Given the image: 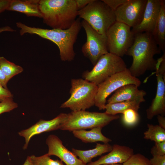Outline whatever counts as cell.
I'll return each mask as SVG.
<instances>
[{"label":"cell","instance_id":"cell-1","mask_svg":"<svg viewBox=\"0 0 165 165\" xmlns=\"http://www.w3.org/2000/svg\"><path fill=\"white\" fill-rule=\"evenodd\" d=\"M20 29V34L37 35L51 41L59 48L61 61H70L75 56L74 46L82 27L80 18L76 19L72 26L67 29H46L31 27L20 22L16 23Z\"/></svg>","mask_w":165,"mask_h":165},{"label":"cell","instance_id":"cell-2","mask_svg":"<svg viewBox=\"0 0 165 165\" xmlns=\"http://www.w3.org/2000/svg\"><path fill=\"white\" fill-rule=\"evenodd\" d=\"M161 52L152 33L135 34L134 42L126 54L133 58L132 64L128 68L131 75L137 78L147 71L155 70L157 60L154 56Z\"/></svg>","mask_w":165,"mask_h":165},{"label":"cell","instance_id":"cell-3","mask_svg":"<svg viewBox=\"0 0 165 165\" xmlns=\"http://www.w3.org/2000/svg\"><path fill=\"white\" fill-rule=\"evenodd\" d=\"M39 8L44 23L52 29H68L78 16L75 0H39Z\"/></svg>","mask_w":165,"mask_h":165},{"label":"cell","instance_id":"cell-4","mask_svg":"<svg viewBox=\"0 0 165 165\" xmlns=\"http://www.w3.org/2000/svg\"><path fill=\"white\" fill-rule=\"evenodd\" d=\"M78 16L98 33L105 36L108 28L116 21L114 11L102 0H92L78 11Z\"/></svg>","mask_w":165,"mask_h":165},{"label":"cell","instance_id":"cell-5","mask_svg":"<svg viewBox=\"0 0 165 165\" xmlns=\"http://www.w3.org/2000/svg\"><path fill=\"white\" fill-rule=\"evenodd\" d=\"M118 115H112L106 112H90L86 110L72 111L67 114L66 120L60 130L72 132L79 130L103 128L111 121L119 119Z\"/></svg>","mask_w":165,"mask_h":165},{"label":"cell","instance_id":"cell-6","mask_svg":"<svg viewBox=\"0 0 165 165\" xmlns=\"http://www.w3.org/2000/svg\"><path fill=\"white\" fill-rule=\"evenodd\" d=\"M97 88V86L84 79H72L71 96L60 108H68L72 111L90 108L95 105Z\"/></svg>","mask_w":165,"mask_h":165},{"label":"cell","instance_id":"cell-7","mask_svg":"<svg viewBox=\"0 0 165 165\" xmlns=\"http://www.w3.org/2000/svg\"><path fill=\"white\" fill-rule=\"evenodd\" d=\"M127 68L121 57L108 52L100 58L90 71L84 72L82 77L84 79L98 86L112 75Z\"/></svg>","mask_w":165,"mask_h":165},{"label":"cell","instance_id":"cell-8","mask_svg":"<svg viewBox=\"0 0 165 165\" xmlns=\"http://www.w3.org/2000/svg\"><path fill=\"white\" fill-rule=\"evenodd\" d=\"M141 82L132 76L128 68L114 74L97 86L94 105L99 110H105L107 98L112 93L122 86L134 84L139 87Z\"/></svg>","mask_w":165,"mask_h":165},{"label":"cell","instance_id":"cell-9","mask_svg":"<svg viewBox=\"0 0 165 165\" xmlns=\"http://www.w3.org/2000/svg\"><path fill=\"white\" fill-rule=\"evenodd\" d=\"M130 28L116 21L108 28L106 34L108 52L120 57L126 54L134 39Z\"/></svg>","mask_w":165,"mask_h":165},{"label":"cell","instance_id":"cell-10","mask_svg":"<svg viewBox=\"0 0 165 165\" xmlns=\"http://www.w3.org/2000/svg\"><path fill=\"white\" fill-rule=\"evenodd\" d=\"M81 24L86 36L82 52L94 66L102 56L108 53L106 36L98 33L84 20Z\"/></svg>","mask_w":165,"mask_h":165},{"label":"cell","instance_id":"cell-11","mask_svg":"<svg viewBox=\"0 0 165 165\" xmlns=\"http://www.w3.org/2000/svg\"><path fill=\"white\" fill-rule=\"evenodd\" d=\"M147 0H127L115 11L116 21L130 28L134 27L141 22Z\"/></svg>","mask_w":165,"mask_h":165},{"label":"cell","instance_id":"cell-12","mask_svg":"<svg viewBox=\"0 0 165 165\" xmlns=\"http://www.w3.org/2000/svg\"><path fill=\"white\" fill-rule=\"evenodd\" d=\"M67 117V114L61 113L50 120L41 119L28 129L19 132L18 134L24 137L25 139L23 149L27 148L30 139L34 136L45 132L60 129Z\"/></svg>","mask_w":165,"mask_h":165},{"label":"cell","instance_id":"cell-13","mask_svg":"<svg viewBox=\"0 0 165 165\" xmlns=\"http://www.w3.org/2000/svg\"><path fill=\"white\" fill-rule=\"evenodd\" d=\"M48 147L47 153L49 156L53 155L60 159L66 165H86L72 152L64 145L61 140L57 136L51 134L46 140Z\"/></svg>","mask_w":165,"mask_h":165},{"label":"cell","instance_id":"cell-14","mask_svg":"<svg viewBox=\"0 0 165 165\" xmlns=\"http://www.w3.org/2000/svg\"><path fill=\"white\" fill-rule=\"evenodd\" d=\"M161 3V0H147L141 22L131 30L134 34L143 32L152 33L159 14Z\"/></svg>","mask_w":165,"mask_h":165},{"label":"cell","instance_id":"cell-15","mask_svg":"<svg viewBox=\"0 0 165 165\" xmlns=\"http://www.w3.org/2000/svg\"><path fill=\"white\" fill-rule=\"evenodd\" d=\"M155 73L157 81V90L155 97L146 110L147 118L148 119H152L156 115L164 116L165 112V77L157 69L152 75Z\"/></svg>","mask_w":165,"mask_h":165},{"label":"cell","instance_id":"cell-16","mask_svg":"<svg viewBox=\"0 0 165 165\" xmlns=\"http://www.w3.org/2000/svg\"><path fill=\"white\" fill-rule=\"evenodd\" d=\"M132 148L125 146L114 145L109 153L100 157L98 160L91 162L86 165H105L123 163L134 154Z\"/></svg>","mask_w":165,"mask_h":165},{"label":"cell","instance_id":"cell-17","mask_svg":"<svg viewBox=\"0 0 165 165\" xmlns=\"http://www.w3.org/2000/svg\"><path fill=\"white\" fill-rule=\"evenodd\" d=\"M138 86L134 84H128L118 89L107 101L110 104L125 101H136L141 103L145 102L144 98L146 95L143 90H140Z\"/></svg>","mask_w":165,"mask_h":165},{"label":"cell","instance_id":"cell-18","mask_svg":"<svg viewBox=\"0 0 165 165\" xmlns=\"http://www.w3.org/2000/svg\"><path fill=\"white\" fill-rule=\"evenodd\" d=\"M39 0H10L6 10L23 13L28 16L42 18Z\"/></svg>","mask_w":165,"mask_h":165},{"label":"cell","instance_id":"cell-19","mask_svg":"<svg viewBox=\"0 0 165 165\" xmlns=\"http://www.w3.org/2000/svg\"><path fill=\"white\" fill-rule=\"evenodd\" d=\"M159 48L165 52V1L161 0L159 14L152 33Z\"/></svg>","mask_w":165,"mask_h":165},{"label":"cell","instance_id":"cell-20","mask_svg":"<svg viewBox=\"0 0 165 165\" xmlns=\"http://www.w3.org/2000/svg\"><path fill=\"white\" fill-rule=\"evenodd\" d=\"M112 146L108 143L101 144L97 143L95 148L83 150L72 148V152L85 164L92 162V159L105 153L109 152L112 149Z\"/></svg>","mask_w":165,"mask_h":165},{"label":"cell","instance_id":"cell-21","mask_svg":"<svg viewBox=\"0 0 165 165\" xmlns=\"http://www.w3.org/2000/svg\"><path fill=\"white\" fill-rule=\"evenodd\" d=\"M102 128L96 127L87 131L85 130H79L72 131L74 136L84 143H93L101 141L108 143L112 140L104 136L101 133Z\"/></svg>","mask_w":165,"mask_h":165},{"label":"cell","instance_id":"cell-22","mask_svg":"<svg viewBox=\"0 0 165 165\" xmlns=\"http://www.w3.org/2000/svg\"><path fill=\"white\" fill-rule=\"evenodd\" d=\"M141 103L136 101H125L106 104L105 112L112 115L119 113L123 114V112L128 109H133L138 111Z\"/></svg>","mask_w":165,"mask_h":165},{"label":"cell","instance_id":"cell-23","mask_svg":"<svg viewBox=\"0 0 165 165\" xmlns=\"http://www.w3.org/2000/svg\"><path fill=\"white\" fill-rule=\"evenodd\" d=\"M148 129L144 133V138L155 142L165 141V129L159 125L148 124Z\"/></svg>","mask_w":165,"mask_h":165},{"label":"cell","instance_id":"cell-24","mask_svg":"<svg viewBox=\"0 0 165 165\" xmlns=\"http://www.w3.org/2000/svg\"><path fill=\"white\" fill-rule=\"evenodd\" d=\"M0 68L9 80L23 71L22 67L10 62L3 57H0Z\"/></svg>","mask_w":165,"mask_h":165},{"label":"cell","instance_id":"cell-25","mask_svg":"<svg viewBox=\"0 0 165 165\" xmlns=\"http://www.w3.org/2000/svg\"><path fill=\"white\" fill-rule=\"evenodd\" d=\"M30 157L33 165H64L61 160L51 159L47 153L39 156L32 155Z\"/></svg>","mask_w":165,"mask_h":165},{"label":"cell","instance_id":"cell-26","mask_svg":"<svg viewBox=\"0 0 165 165\" xmlns=\"http://www.w3.org/2000/svg\"><path fill=\"white\" fill-rule=\"evenodd\" d=\"M122 120L123 123L129 126H134L139 121V116L138 111L130 109L124 111L123 113Z\"/></svg>","mask_w":165,"mask_h":165},{"label":"cell","instance_id":"cell-27","mask_svg":"<svg viewBox=\"0 0 165 165\" xmlns=\"http://www.w3.org/2000/svg\"><path fill=\"white\" fill-rule=\"evenodd\" d=\"M123 165H151L150 160L140 153L133 154Z\"/></svg>","mask_w":165,"mask_h":165},{"label":"cell","instance_id":"cell-28","mask_svg":"<svg viewBox=\"0 0 165 165\" xmlns=\"http://www.w3.org/2000/svg\"><path fill=\"white\" fill-rule=\"evenodd\" d=\"M18 106L17 103L14 102L13 98H10L0 102V114L9 112Z\"/></svg>","mask_w":165,"mask_h":165},{"label":"cell","instance_id":"cell-29","mask_svg":"<svg viewBox=\"0 0 165 165\" xmlns=\"http://www.w3.org/2000/svg\"><path fill=\"white\" fill-rule=\"evenodd\" d=\"M150 152L153 156L165 155V141L155 142Z\"/></svg>","mask_w":165,"mask_h":165},{"label":"cell","instance_id":"cell-30","mask_svg":"<svg viewBox=\"0 0 165 165\" xmlns=\"http://www.w3.org/2000/svg\"><path fill=\"white\" fill-rule=\"evenodd\" d=\"M102 1L115 11L119 6L126 2L127 0H102Z\"/></svg>","mask_w":165,"mask_h":165},{"label":"cell","instance_id":"cell-31","mask_svg":"<svg viewBox=\"0 0 165 165\" xmlns=\"http://www.w3.org/2000/svg\"><path fill=\"white\" fill-rule=\"evenodd\" d=\"M13 95L8 89L0 85V102L7 99L13 98Z\"/></svg>","mask_w":165,"mask_h":165},{"label":"cell","instance_id":"cell-32","mask_svg":"<svg viewBox=\"0 0 165 165\" xmlns=\"http://www.w3.org/2000/svg\"><path fill=\"white\" fill-rule=\"evenodd\" d=\"M149 160L151 165H165V155L154 156Z\"/></svg>","mask_w":165,"mask_h":165},{"label":"cell","instance_id":"cell-33","mask_svg":"<svg viewBox=\"0 0 165 165\" xmlns=\"http://www.w3.org/2000/svg\"><path fill=\"white\" fill-rule=\"evenodd\" d=\"M9 80L0 68V85L6 89Z\"/></svg>","mask_w":165,"mask_h":165},{"label":"cell","instance_id":"cell-34","mask_svg":"<svg viewBox=\"0 0 165 165\" xmlns=\"http://www.w3.org/2000/svg\"><path fill=\"white\" fill-rule=\"evenodd\" d=\"M78 11L86 6L92 0H75Z\"/></svg>","mask_w":165,"mask_h":165},{"label":"cell","instance_id":"cell-35","mask_svg":"<svg viewBox=\"0 0 165 165\" xmlns=\"http://www.w3.org/2000/svg\"><path fill=\"white\" fill-rule=\"evenodd\" d=\"M10 0H0V13L6 10Z\"/></svg>","mask_w":165,"mask_h":165},{"label":"cell","instance_id":"cell-36","mask_svg":"<svg viewBox=\"0 0 165 165\" xmlns=\"http://www.w3.org/2000/svg\"><path fill=\"white\" fill-rule=\"evenodd\" d=\"M157 119L159 125L165 129V118L163 116L157 115Z\"/></svg>","mask_w":165,"mask_h":165},{"label":"cell","instance_id":"cell-37","mask_svg":"<svg viewBox=\"0 0 165 165\" xmlns=\"http://www.w3.org/2000/svg\"><path fill=\"white\" fill-rule=\"evenodd\" d=\"M15 31L14 30L9 26H6L0 28V33L4 31L13 32Z\"/></svg>","mask_w":165,"mask_h":165},{"label":"cell","instance_id":"cell-38","mask_svg":"<svg viewBox=\"0 0 165 165\" xmlns=\"http://www.w3.org/2000/svg\"><path fill=\"white\" fill-rule=\"evenodd\" d=\"M23 165H33L31 162L30 156H28Z\"/></svg>","mask_w":165,"mask_h":165},{"label":"cell","instance_id":"cell-39","mask_svg":"<svg viewBox=\"0 0 165 165\" xmlns=\"http://www.w3.org/2000/svg\"><path fill=\"white\" fill-rule=\"evenodd\" d=\"M105 165H123V164H121V163H116L108 164H107Z\"/></svg>","mask_w":165,"mask_h":165}]
</instances>
